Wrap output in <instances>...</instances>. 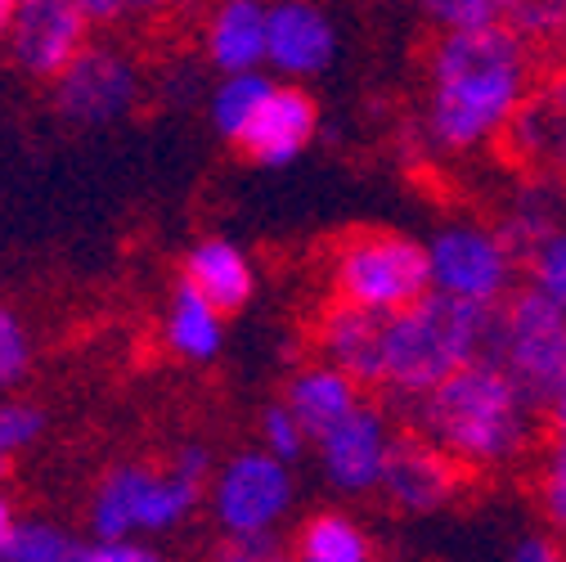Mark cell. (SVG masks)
<instances>
[{"mask_svg": "<svg viewBox=\"0 0 566 562\" xmlns=\"http://www.w3.org/2000/svg\"><path fill=\"white\" fill-rule=\"evenodd\" d=\"M535 91V50L504 23L441 32L428 54L422 139L450 158L500 145L513 113Z\"/></svg>", "mask_w": 566, "mask_h": 562, "instance_id": "1", "label": "cell"}, {"mask_svg": "<svg viewBox=\"0 0 566 562\" xmlns=\"http://www.w3.org/2000/svg\"><path fill=\"white\" fill-rule=\"evenodd\" d=\"M409 409L418 418V433L459 459V468H504L531 441L535 405L500 365L481 356L428 396L409 400Z\"/></svg>", "mask_w": 566, "mask_h": 562, "instance_id": "2", "label": "cell"}, {"mask_svg": "<svg viewBox=\"0 0 566 562\" xmlns=\"http://www.w3.org/2000/svg\"><path fill=\"white\" fill-rule=\"evenodd\" d=\"M494 306L446 298L428 289L405 311L387 315L382 324V374L378 387H387L396 400H418L432 387H441L450 374L485 356Z\"/></svg>", "mask_w": 566, "mask_h": 562, "instance_id": "3", "label": "cell"}, {"mask_svg": "<svg viewBox=\"0 0 566 562\" xmlns=\"http://www.w3.org/2000/svg\"><path fill=\"white\" fill-rule=\"evenodd\" d=\"M485 361L500 365L531 405H544L566 374V311L535 284L494 306Z\"/></svg>", "mask_w": 566, "mask_h": 562, "instance_id": "4", "label": "cell"}, {"mask_svg": "<svg viewBox=\"0 0 566 562\" xmlns=\"http://www.w3.org/2000/svg\"><path fill=\"white\" fill-rule=\"evenodd\" d=\"M328 279L337 302L365 306L374 315H396L432 289L428 243H418L409 235H391V230L350 235L333 252Z\"/></svg>", "mask_w": 566, "mask_h": 562, "instance_id": "5", "label": "cell"}, {"mask_svg": "<svg viewBox=\"0 0 566 562\" xmlns=\"http://www.w3.org/2000/svg\"><path fill=\"white\" fill-rule=\"evenodd\" d=\"M202 486L185 472L149 468V464H122L108 477H99L91 496V531L95 540L108 535H163L176 531L198 509Z\"/></svg>", "mask_w": 566, "mask_h": 562, "instance_id": "6", "label": "cell"}, {"mask_svg": "<svg viewBox=\"0 0 566 562\" xmlns=\"http://www.w3.org/2000/svg\"><path fill=\"white\" fill-rule=\"evenodd\" d=\"M517 261H522V252L509 243V235L500 226L454 221L428 239L432 289L446 298L481 302V306H500L513 293Z\"/></svg>", "mask_w": 566, "mask_h": 562, "instance_id": "7", "label": "cell"}, {"mask_svg": "<svg viewBox=\"0 0 566 562\" xmlns=\"http://www.w3.org/2000/svg\"><path fill=\"white\" fill-rule=\"evenodd\" d=\"M54 86V108L77 122V126H108L126 117L139 95H145V73L126 45L117 41H86L77 59L50 82Z\"/></svg>", "mask_w": 566, "mask_h": 562, "instance_id": "8", "label": "cell"}, {"mask_svg": "<svg viewBox=\"0 0 566 562\" xmlns=\"http://www.w3.org/2000/svg\"><path fill=\"white\" fill-rule=\"evenodd\" d=\"M293 509V472L289 459L261 450L230 455L211 477V513L226 535H265Z\"/></svg>", "mask_w": 566, "mask_h": 562, "instance_id": "9", "label": "cell"}, {"mask_svg": "<svg viewBox=\"0 0 566 562\" xmlns=\"http://www.w3.org/2000/svg\"><path fill=\"white\" fill-rule=\"evenodd\" d=\"M91 28L95 23L77 0H19L6 32V50L28 77L54 82L67 59H77V50L91 41Z\"/></svg>", "mask_w": 566, "mask_h": 562, "instance_id": "10", "label": "cell"}, {"mask_svg": "<svg viewBox=\"0 0 566 562\" xmlns=\"http://www.w3.org/2000/svg\"><path fill=\"white\" fill-rule=\"evenodd\" d=\"M315 446H319V468L337 490H346V496H369V490L382 486L387 455H391L396 437H391L387 414L378 405L360 400L346 418H337L328 433H319Z\"/></svg>", "mask_w": 566, "mask_h": 562, "instance_id": "11", "label": "cell"}, {"mask_svg": "<svg viewBox=\"0 0 566 562\" xmlns=\"http://www.w3.org/2000/svg\"><path fill=\"white\" fill-rule=\"evenodd\" d=\"M337 59V28L319 0H279L265 10V67L283 82L319 77Z\"/></svg>", "mask_w": 566, "mask_h": 562, "instance_id": "12", "label": "cell"}, {"mask_svg": "<svg viewBox=\"0 0 566 562\" xmlns=\"http://www.w3.org/2000/svg\"><path fill=\"white\" fill-rule=\"evenodd\" d=\"M500 145L517 167L566 180V73L522 100Z\"/></svg>", "mask_w": 566, "mask_h": 562, "instance_id": "13", "label": "cell"}, {"mask_svg": "<svg viewBox=\"0 0 566 562\" xmlns=\"http://www.w3.org/2000/svg\"><path fill=\"white\" fill-rule=\"evenodd\" d=\"M378 490H387V500L405 513H437L454 500V490H459V459H450L422 433L400 437L387 455V472H382Z\"/></svg>", "mask_w": 566, "mask_h": 562, "instance_id": "14", "label": "cell"}, {"mask_svg": "<svg viewBox=\"0 0 566 562\" xmlns=\"http://www.w3.org/2000/svg\"><path fill=\"white\" fill-rule=\"evenodd\" d=\"M315 126H319V108L315 100L297 86V82H274V91L265 95V104L256 108L252 126L243 131L239 149L261 163V167H289L293 158L306 154V145L315 139Z\"/></svg>", "mask_w": 566, "mask_h": 562, "instance_id": "15", "label": "cell"}, {"mask_svg": "<svg viewBox=\"0 0 566 562\" xmlns=\"http://www.w3.org/2000/svg\"><path fill=\"white\" fill-rule=\"evenodd\" d=\"M265 10L261 0H217L202 14V59L217 73L265 67Z\"/></svg>", "mask_w": 566, "mask_h": 562, "instance_id": "16", "label": "cell"}, {"mask_svg": "<svg viewBox=\"0 0 566 562\" xmlns=\"http://www.w3.org/2000/svg\"><path fill=\"white\" fill-rule=\"evenodd\" d=\"M382 324H387V315L337 302L319 320L324 361L337 365L342 374H350L360 387H378V374H382Z\"/></svg>", "mask_w": 566, "mask_h": 562, "instance_id": "17", "label": "cell"}, {"mask_svg": "<svg viewBox=\"0 0 566 562\" xmlns=\"http://www.w3.org/2000/svg\"><path fill=\"white\" fill-rule=\"evenodd\" d=\"M562 221H566V180L531 171L522 185L509 189V198L500 207V221H494V226L509 235V243L522 257H531Z\"/></svg>", "mask_w": 566, "mask_h": 562, "instance_id": "18", "label": "cell"}, {"mask_svg": "<svg viewBox=\"0 0 566 562\" xmlns=\"http://www.w3.org/2000/svg\"><path fill=\"white\" fill-rule=\"evenodd\" d=\"M185 284L198 289L217 311H239V306H248V298L256 289V274L239 243L198 239L185 257Z\"/></svg>", "mask_w": 566, "mask_h": 562, "instance_id": "19", "label": "cell"}, {"mask_svg": "<svg viewBox=\"0 0 566 562\" xmlns=\"http://www.w3.org/2000/svg\"><path fill=\"white\" fill-rule=\"evenodd\" d=\"M283 405H289L302 418V428L315 441L319 433H328L337 424V418H346L350 409L360 405V383L350 378V374H342L337 365L319 361V365H306V370L293 374L289 400H283Z\"/></svg>", "mask_w": 566, "mask_h": 562, "instance_id": "20", "label": "cell"}, {"mask_svg": "<svg viewBox=\"0 0 566 562\" xmlns=\"http://www.w3.org/2000/svg\"><path fill=\"white\" fill-rule=\"evenodd\" d=\"M163 337L171 346V356L207 365L226 342V311H217L198 289H189L180 279V289L171 293V306H167V320H163Z\"/></svg>", "mask_w": 566, "mask_h": 562, "instance_id": "21", "label": "cell"}, {"mask_svg": "<svg viewBox=\"0 0 566 562\" xmlns=\"http://www.w3.org/2000/svg\"><path fill=\"white\" fill-rule=\"evenodd\" d=\"M297 562H374V540L350 513H315L297 535Z\"/></svg>", "mask_w": 566, "mask_h": 562, "instance_id": "22", "label": "cell"}, {"mask_svg": "<svg viewBox=\"0 0 566 562\" xmlns=\"http://www.w3.org/2000/svg\"><path fill=\"white\" fill-rule=\"evenodd\" d=\"M279 77L261 73V67H248V73H221L217 91L207 100V113H211V126H217L226 139H243V131L252 126L256 108L265 104V95L274 91Z\"/></svg>", "mask_w": 566, "mask_h": 562, "instance_id": "23", "label": "cell"}, {"mask_svg": "<svg viewBox=\"0 0 566 562\" xmlns=\"http://www.w3.org/2000/svg\"><path fill=\"white\" fill-rule=\"evenodd\" d=\"M86 544L73 535V531H63L45 518H19L14 535L6 540V549H0V562H82Z\"/></svg>", "mask_w": 566, "mask_h": 562, "instance_id": "24", "label": "cell"}, {"mask_svg": "<svg viewBox=\"0 0 566 562\" xmlns=\"http://www.w3.org/2000/svg\"><path fill=\"white\" fill-rule=\"evenodd\" d=\"M500 23L531 50L566 45V0H500Z\"/></svg>", "mask_w": 566, "mask_h": 562, "instance_id": "25", "label": "cell"}, {"mask_svg": "<svg viewBox=\"0 0 566 562\" xmlns=\"http://www.w3.org/2000/svg\"><path fill=\"white\" fill-rule=\"evenodd\" d=\"M500 0H418V14L437 32H472L500 23Z\"/></svg>", "mask_w": 566, "mask_h": 562, "instance_id": "26", "label": "cell"}, {"mask_svg": "<svg viewBox=\"0 0 566 562\" xmlns=\"http://www.w3.org/2000/svg\"><path fill=\"white\" fill-rule=\"evenodd\" d=\"M531 261V284L539 293H548L562 311H566V221L526 257Z\"/></svg>", "mask_w": 566, "mask_h": 562, "instance_id": "27", "label": "cell"}, {"mask_svg": "<svg viewBox=\"0 0 566 562\" xmlns=\"http://www.w3.org/2000/svg\"><path fill=\"white\" fill-rule=\"evenodd\" d=\"M77 6L86 10L91 23L113 28V23H126V19H135V23H158V19H167L171 10H180L185 0H77Z\"/></svg>", "mask_w": 566, "mask_h": 562, "instance_id": "28", "label": "cell"}, {"mask_svg": "<svg viewBox=\"0 0 566 562\" xmlns=\"http://www.w3.org/2000/svg\"><path fill=\"white\" fill-rule=\"evenodd\" d=\"M32 365V337L23 329V320L0 306V392H10Z\"/></svg>", "mask_w": 566, "mask_h": 562, "instance_id": "29", "label": "cell"}, {"mask_svg": "<svg viewBox=\"0 0 566 562\" xmlns=\"http://www.w3.org/2000/svg\"><path fill=\"white\" fill-rule=\"evenodd\" d=\"M45 433V414L32 400H0V450L19 455L28 446H36Z\"/></svg>", "mask_w": 566, "mask_h": 562, "instance_id": "30", "label": "cell"}, {"mask_svg": "<svg viewBox=\"0 0 566 562\" xmlns=\"http://www.w3.org/2000/svg\"><path fill=\"white\" fill-rule=\"evenodd\" d=\"M539 509L566 535V437H553L539 468Z\"/></svg>", "mask_w": 566, "mask_h": 562, "instance_id": "31", "label": "cell"}, {"mask_svg": "<svg viewBox=\"0 0 566 562\" xmlns=\"http://www.w3.org/2000/svg\"><path fill=\"white\" fill-rule=\"evenodd\" d=\"M261 437H265V450L279 455V459H302L306 446H311V433L302 428V418L289 409V405H270L265 418H261Z\"/></svg>", "mask_w": 566, "mask_h": 562, "instance_id": "32", "label": "cell"}, {"mask_svg": "<svg viewBox=\"0 0 566 562\" xmlns=\"http://www.w3.org/2000/svg\"><path fill=\"white\" fill-rule=\"evenodd\" d=\"M82 562H167V558L145 535H108V540L86 544Z\"/></svg>", "mask_w": 566, "mask_h": 562, "instance_id": "33", "label": "cell"}, {"mask_svg": "<svg viewBox=\"0 0 566 562\" xmlns=\"http://www.w3.org/2000/svg\"><path fill=\"white\" fill-rule=\"evenodd\" d=\"M221 562H279L274 531H265V535H230L226 549H221Z\"/></svg>", "mask_w": 566, "mask_h": 562, "instance_id": "34", "label": "cell"}, {"mask_svg": "<svg viewBox=\"0 0 566 562\" xmlns=\"http://www.w3.org/2000/svg\"><path fill=\"white\" fill-rule=\"evenodd\" d=\"M509 562H566V549L557 540H548V535H526V540H517Z\"/></svg>", "mask_w": 566, "mask_h": 562, "instance_id": "35", "label": "cell"}, {"mask_svg": "<svg viewBox=\"0 0 566 562\" xmlns=\"http://www.w3.org/2000/svg\"><path fill=\"white\" fill-rule=\"evenodd\" d=\"M171 468L185 472L189 481L207 486V477H211V455H207V446H185V450L171 455Z\"/></svg>", "mask_w": 566, "mask_h": 562, "instance_id": "36", "label": "cell"}, {"mask_svg": "<svg viewBox=\"0 0 566 562\" xmlns=\"http://www.w3.org/2000/svg\"><path fill=\"white\" fill-rule=\"evenodd\" d=\"M544 409H548V424H553V437H566V374H562V383L553 387V396L544 400Z\"/></svg>", "mask_w": 566, "mask_h": 562, "instance_id": "37", "label": "cell"}, {"mask_svg": "<svg viewBox=\"0 0 566 562\" xmlns=\"http://www.w3.org/2000/svg\"><path fill=\"white\" fill-rule=\"evenodd\" d=\"M14 527H19V513H14V504L0 496V549H6V540L14 535Z\"/></svg>", "mask_w": 566, "mask_h": 562, "instance_id": "38", "label": "cell"}, {"mask_svg": "<svg viewBox=\"0 0 566 562\" xmlns=\"http://www.w3.org/2000/svg\"><path fill=\"white\" fill-rule=\"evenodd\" d=\"M14 6H19V0H0V41H6V32H10V19H14Z\"/></svg>", "mask_w": 566, "mask_h": 562, "instance_id": "39", "label": "cell"}, {"mask_svg": "<svg viewBox=\"0 0 566 562\" xmlns=\"http://www.w3.org/2000/svg\"><path fill=\"white\" fill-rule=\"evenodd\" d=\"M6 464H10V455H6V450H0V472H6Z\"/></svg>", "mask_w": 566, "mask_h": 562, "instance_id": "40", "label": "cell"}, {"mask_svg": "<svg viewBox=\"0 0 566 562\" xmlns=\"http://www.w3.org/2000/svg\"><path fill=\"white\" fill-rule=\"evenodd\" d=\"M279 562H289V558H279ZM293 562H297V558H293Z\"/></svg>", "mask_w": 566, "mask_h": 562, "instance_id": "41", "label": "cell"}]
</instances>
